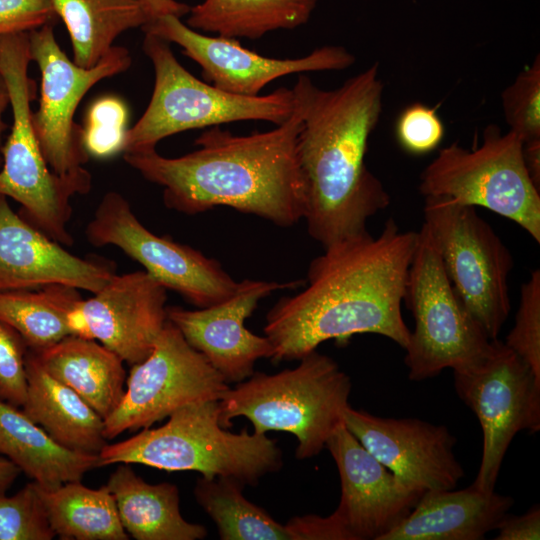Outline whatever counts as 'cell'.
I'll use <instances>...</instances> for the list:
<instances>
[{
    "label": "cell",
    "instance_id": "cell-35",
    "mask_svg": "<svg viewBox=\"0 0 540 540\" xmlns=\"http://www.w3.org/2000/svg\"><path fill=\"white\" fill-rule=\"evenodd\" d=\"M444 125L432 107L421 103L407 106L396 122V138L406 152L427 154L436 149L444 137Z\"/></svg>",
    "mask_w": 540,
    "mask_h": 540
},
{
    "label": "cell",
    "instance_id": "cell-2",
    "mask_svg": "<svg viewBox=\"0 0 540 540\" xmlns=\"http://www.w3.org/2000/svg\"><path fill=\"white\" fill-rule=\"evenodd\" d=\"M383 88L378 63L335 89L317 87L304 73L292 88L302 119L297 148L306 188L303 220L323 249L369 233L368 220L390 204L365 162Z\"/></svg>",
    "mask_w": 540,
    "mask_h": 540
},
{
    "label": "cell",
    "instance_id": "cell-12",
    "mask_svg": "<svg viewBox=\"0 0 540 540\" xmlns=\"http://www.w3.org/2000/svg\"><path fill=\"white\" fill-rule=\"evenodd\" d=\"M29 47L41 75L39 107L32 116L35 134L51 170L66 175L89 159L82 126L74 121L80 101L97 82L126 71L132 58L127 48L114 45L96 65L83 68L61 49L53 24L29 32Z\"/></svg>",
    "mask_w": 540,
    "mask_h": 540
},
{
    "label": "cell",
    "instance_id": "cell-30",
    "mask_svg": "<svg viewBox=\"0 0 540 540\" xmlns=\"http://www.w3.org/2000/svg\"><path fill=\"white\" fill-rule=\"evenodd\" d=\"M128 108L117 96L106 95L88 107L82 126V144L90 157L110 158L124 150Z\"/></svg>",
    "mask_w": 540,
    "mask_h": 540
},
{
    "label": "cell",
    "instance_id": "cell-8",
    "mask_svg": "<svg viewBox=\"0 0 540 540\" xmlns=\"http://www.w3.org/2000/svg\"><path fill=\"white\" fill-rule=\"evenodd\" d=\"M403 302L414 319L404 348L411 381L465 366L487 351L491 339L454 290L424 223L418 231Z\"/></svg>",
    "mask_w": 540,
    "mask_h": 540
},
{
    "label": "cell",
    "instance_id": "cell-16",
    "mask_svg": "<svg viewBox=\"0 0 540 540\" xmlns=\"http://www.w3.org/2000/svg\"><path fill=\"white\" fill-rule=\"evenodd\" d=\"M343 422L379 462L421 493L455 489L465 475L453 452L457 440L444 425L379 417L350 406Z\"/></svg>",
    "mask_w": 540,
    "mask_h": 540
},
{
    "label": "cell",
    "instance_id": "cell-28",
    "mask_svg": "<svg viewBox=\"0 0 540 540\" xmlns=\"http://www.w3.org/2000/svg\"><path fill=\"white\" fill-rule=\"evenodd\" d=\"M79 290L52 284L33 290L0 291V320L17 330L29 349H44L75 334Z\"/></svg>",
    "mask_w": 540,
    "mask_h": 540
},
{
    "label": "cell",
    "instance_id": "cell-23",
    "mask_svg": "<svg viewBox=\"0 0 540 540\" xmlns=\"http://www.w3.org/2000/svg\"><path fill=\"white\" fill-rule=\"evenodd\" d=\"M106 486L113 494L119 518L136 540H200L207 529L190 523L180 512L179 490L163 482L147 483L130 464L119 463Z\"/></svg>",
    "mask_w": 540,
    "mask_h": 540
},
{
    "label": "cell",
    "instance_id": "cell-26",
    "mask_svg": "<svg viewBox=\"0 0 540 540\" xmlns=\"http://www.w3.org/2000/svg\"><path fill=\"white\" fill-rule=\"evenodd\" d=\"M69 33L73 61L91 68L124 32L142 28L149 17L140 0H52Z\"/></svg>",
    "mask_w": 540,
    "mask_h": 540
},
{
    "label": "cell",
    "instance_id": "cell-4",
    "mask_svg": "<svg viewBox=\"0 0 540 540\" xmlns=\"http://www.w3.org/2000/svg\"><path fill=\"white\" fill-rule=\"evenodd\" d=\"M219 415V400L185 405L158 428L107 443L99 453L100 466L142 464L169 472H199L205 478L231 477L251 486L280 470L282 451L274 440L247 429L230 432L221 426Z\"/></svg>",
    "mask_w": 540,
    "mask_h": 540
},
{
    "label": "cell",
    "instance_id": "cell-24",
    "mask_svg": "<svg viewBox=\"0 0 540 540\" xmlns=\"http://www.w3.org/2000/svg\"><path fill=\"white\" fill-rule=\"evenodd\" d=\"M19 408L0 400V454L39 486L81 481L100 466L99 455L64 448Z\"/></svg>",
    "mask_w": 540,
    "mask_h": 540
},
{
    "label": "cell",
    "instance_id": "cell-32",
    "mask_svg": "<svg viewBox=\"0 0 540 540\" xmlns=\"http://www.w3.org/2000/svg\"><path fill=\"white\" fill-rule=\"evenodd\" d=\"M504 118L523 142L540 139V57L501 94Z\"/></svg>",
    "mask_w": 540,
    "mask_h": 540
},
{
    "label": "cell",
    "instance_id": "cell-1",
    "mask_svg": "<svg viewBox=\"0 0 540 540\" xmlns=\"http://www.w3.org/2000/svg\"><path fill=\"white\" fill-rule=\"evenodd\" d=\"M417 238L391 218L377 237L367 233L324 249L311 261L303 290L280 298L266 315L271 360H300L325 341L345 344L365 333L404 349L410 330L401 304Z\"/></svg>",
    "mask_w": 540,
    "mask_h": 540
},
{
    "label": "cell",
    "instance_id": "cell-41",
    "mask_svg": "<svg viewBox=\"0 0 540 540\" xmlns=\"http://www.w3.org/2000/svg\"><path fill=\"white\" fill-rule=\"evenodd\" d=\"M20 473V469L12 461L0 456V494L6 493Z\"/></svg>",
    "mask_w": 540,
    "mask_h": 540
},
{
    "label": "cell",
    "instance_id": "cell-14",
    "mask_svg": "<svg viewBox=\"0 0 540 540\" xmlns=\"http://www.w3.org/2000/svg\"><path fill=\"white\" fill-rule=\"evenodd\" d=\"M141 29L180 46L201 67L206 82L240 96H258L270 82L290 74L344 70L355 62L352 53L336 45L319 47L300 58L265 57L237 39L199 33L173 15L151 20Z\"/></svg>",
    "mask_w": 540,
    "mask_h": 540
},
{
    "label": "cell",
    "instance_id": "cell-7",
    "mask_svg": "<svg viewBox=\"0 0 540 540\" xmlns=\"http://www.w3.org/2000/svg\"><path fill=\"white\" fill-rule=\"evenodd\" d=\"M523 141L494 124L483 131L480 147L467 150L457 142L442 148L423 170L419 191L480 206L503 216L540 243V190L523 160Z\"/></svg>",
    "mask_w": 540,
    "mask_h": 540
},
{
    "label": "cell",
    "instance_id": "cell-31",
    "mask_svg": "<svg viewBox=\"0 0 540 540\" xmlns=\"http://www.w3.org/2000/svg\"><path fill=\"white\" fill-rule=\"evenodd\" d=\"M55 536L34 481L11 496L0 494V540H51Z\"/></svg>",
    "mask_w": 540,
    "mask_h": 540
},
{
    "label": "cell",
    "instance_id": "cell-15",
    "mask_svg": "<svg viewBox=\"0 0 540 540\" xmlns=\"http://www.w3.org/2000/svg\"><path fill=\"white\" fill-rule=\"evenodd\" d=\"M304 283L244 279L238 282V288L230 298L215 305L196 310L167 306V320L206 357L227 383H239L254 373V365L259 359L274 356L271 341L249 331L245 326L246 319L261 299L277 290L293 289Z\"/></svg>",
    "mask_w": 540,
    "mask_h": 540
},
{
    "label": "cell",
    "instance_id": "cell-18",
    "mask_svg": "<svg viewBox=\"0 0 540 540\" xmlns=\"http://www.w3.org/2000/svg\"><path fill=\"white\" fill-rule=\"evenodd\" d=\"M167 289L144 271L114 274L77 309L79 336L130 365L146 359L166 321Z\"/></svg>",
    "mask_w": 540,
    "mask_h": 540
},
{
    "label": "cell",
    "instance_id": "cell-17",
    "mask_svg": "<svg viewBox=\"0 0 540 540\" xmlns=\"http://www.w3.org/2000/svg\"><path fill=\"white\" fill-rule=\"evenodd\" d=\"M327 448L338 468L341 497L332 513L351 540H381L415 507L423 493L401 481L345 427Z\"/></svg>",
    "mask_w": 540,
    "mask_h": 540
},
{
    "label": "cell",
    "instance_id": "cell-33",
    "mask_svg": "<svg viewBox=\"0 0 540 540\" xmlns=\"http://www.w3.org/2000/svg\"><path fill=\"white\" fill-rule=\"evenodd\" d=\"M540 378V270L522 284L515 323L505 341Z\"/></svg>",
    "mask_w": 540,
    "mask_h": 540
},
{
    "label": "cell",
    "instance_id": "cell-40",
    "mask_svg": "<svg viewBox=\"0 0 540 540\" xmlns=\"http://www.w3.org/2000/svg\"><path fill=\"white\" fill-rule=\"evenodd\" d=\"M522 151L526 170L540 190V139L523 142Z\"/></svg>",
    "mask_w": 540,
    "mask_h": 540
},
{
    "label": "cell",
    "instance_id": "cell-25",
    "mask_svg": "<svg viewBox=\"0 0 540 540\" xmlns=\"http://www.w3.org/2000/svg\"><path fill=\"white\" fill-rule=\"evenodd\" d=\"M317 0H203L191 6L186 25L227 38L259 39L306 24Z\"/></svg>",
    "mask_w": 540,
    "mask_h": 540
},
{
    "label": "cell",
    "instance_id": "cell-29",
    "mask_svg": "<svg viewBox=\"0 0 540 540\" xmlns=\"http://www.w3.org/2000/svg\"><path fill=\"white\" fill-rule=\"evenodd\" d=\"M245 484L231 477L205 478L195 485L197 503L212 518L222 540H294L286 525L243 495Z\"/></svg>",
    "mask_w": 540,
    "mask_h": 540
},
{
    "label": "cell",
    "instance_id": "cell-19",
    "mask_svg": "<svg viewBox=\"0 0 540 540\" xmlns=\"http://www.w3.org/2000/svg\"><path fill=\"white\" fill-rule=\"evenodd\" d=\"M112 263L81 258L16 214L0 194V291L61 284L99 291L115 274Z\"/></svg>",
    "mask_w": 540,
    "mask_h": 540
},
{
    "label": "cell",
    "instance_id": "cell-38",
    "mask_svg": "<svg viewBox=\"0 0 540 540\" xmlns=\"http://www.w3.org/2000/svg\"><path fill=\"white\" fill-rule=\"evenodd\" d=\"M496 530V540H539L540 539V507L532 506L522 515H509L500 520Z\"/></svg>",
    "mask_w": 540,
    "mask_h": 540
},
{
    "label": "cell",
    "instance_id": "cell-34",
    "mask_svg": "<svg viewBox=\"0 0 540 540\" xmlns=\"http://www.w3.org/2000/svg\"><path fill=\"white\" fill-rule=\"evenodd\" d=\"M27 351L20 333L0 320V400L20 408L27 395Z\"/></svg>",
    "mask_w": 540,
    "mask_h": 540
},
{
    "label": "cell",
    "instance_id": "cell-42",
    "mask_svg": "<svg viewBox=\"0 0 540 540\" xmlns=\"http://www.w3.org/2000/svg\"><path fill=\"white\" fill-rule=\"evenodd\" d=\"M10 104V95L9 90L6 84V81L0 72V140L3 131L7 128L6 123L3 121V113ZM1 162V158H0Z\"/></svg>",
    "mask_w": 540,
    "mask_h": 540
},
{
    "label": "cell",
    "instance_id": "cell-22",
    "mask_svg": "<svg viewBox=\"0 0 540 540\" xmlns=\"http://www.w3.org/2000/svg\"><path fill=\"white\" fill-rule=\"evenodd\" d=\"M32 351L52 377L78 393L103 419L122 400L126 385L124 361L95 339L71 334Z\"/></svg>",
    "mask_w": 540,
    "mask_h": 540
},
{
    "label": "cell",
    "instance_id": "cell-3",
    "mask_svg": "<svg viewBox=\"0 0 540 540\" xmlns=\"http://www.w3.org/2000/svg\"><path fill=\"white\" fill-rule=\"evenodd\" d=\"M301 112L268 131L234 135L220 126L202 132L198 149L175 158L156 149L124 153L125 162L163 188L169 209L195 215L230 207L290 227L304 218L306 188L298 157Z\"/></svg>",
    "mask_w": 540,
    "mask_h": 540
},
{
    "label": "cell",
    "instance_id": "cell-21",
    "mask_svg": "<svg viewBox=\"0 0 540 540\" xmlns=\"http://www.w3.org/2000/svg\"><path fill=\"white\" fill-rule=\"evenodd\" d=\"M25 366L24 413L64 448L99 455L108 443L104 419L78 393L52 377L29 348Z\"/></svg>",
    "mask_w": 540,
    "mask_h": 540
},
{
    "label": "cell",
    "instance_id": "cell-36",
    "mask_svg": "<svg viewBox=\"0 0 540 540\" xmlns=\"http://www.w3.org/2000/svg\"><path fill=\"white\" fill-rule=\"evenodd\" d=\"M52 0H0V37L55 24Z\"/></svg>",
    "mask_w": 540,
    "mask_h": 540
},
{
    "label": "cell",
    "instance_id": "cell-39",
    "mask_svg": "<svg viewBox=\"0 0 540 540\" xmlns=\"http://www.w3.org/2000/svg\"><path fill=\"white\" fill-rule=\"evenodd\" d=\"M149 21L165 15H173L181 18L189 13L190 7L186 3L177 0H140Z\"/></svg>",
    "mask_w": 540,
    "mask_h": 540
},
{
    "label": "cell",
    "instance_id": "cell-6",
    "mask_svg": "<svg viewBox=\"0 0 540 540\" xmlns=\"http://www.w3.org/2000/svg\"><path fill=\"white\" fill-rule=\"evenodd\" d=\"M142 49L154 69L150 102L126 133L124 153L156 149L164 138L190 129L259 120L280 125L294 110V93L278 88L265 95L240 96L201 81L176 59L165 39L144 33Z\"/></svg>",
    "mask_w": 540,
    "mask_h": 540
},
{
    "label": "cell",
    "instance_id": "cell-27",
    "mask_svg": "<svg viewBox=\"0 0 540 540\" xmlns=\"http://www.w3.org/2000/svg\"><path fill=\"white\" fill-rule=\"evenodd\" d=\"M38 490L51 527L60 539L129 538L120 521L114 496L106 485L93 489L81 481H71L55 488L38 485Z\"/></svg>",
    "mask_w": 540,
    "mask_h": 540
},
{
    "label": "cell",
    "instance_id": "cell-5",
    "mask_svg": "<svg viewBox=\"0 0 540 540\" xmlns=\"http://www.w3.org/2000/svg\"><path fill=\"white\" fill-rule=\"evenodd\" d=\"M299 361L275 374L254 371L229 387L219 399L221 426L227 429L234 418L245 417L255 433L294 435L296 458L318 455L343 423L352 383L333 358L316 350Z\"/></svg>",
    "mask_w": 540,
    "mask_h": 540
},
{
    "label": "cell",
    "instance_id": "cell-37",
    "mask_svg": "<svg viewBox=\"0 0 540 540\" xmlns=\"http://www.w3.org/2000/svg\"><path fill=\"white\" fill-rule=\"evenodd\" d=\"M294 540H351L348 532L333 516L294 517L286 524Z\"/></svg>",
    "mask_w": 540,
    "mask_h": 540
},
{
    "label": "cell",
    "instance_id": "cell-13",
    "mask_svg": "<svg viewBox=\"0 0 540 540\" xmlns=\"http://www.w3.org/2000/svg\"><path fill=\"white\" fill-rule=\"evenodd\" d=\"M85 235L95 247L120 248L167 290L178 292L198 308L223 302L238 288L216 259L147 229L118 192L103 196Z\"/></svg>",
    "mask_w": 540,
    "mask_h": 540
},
{
    "label": "cell",
    "instance_id": "cell-20",
    "mask_svg": "<svg viewBox=\"0 0 540 540\" xmlns=\"http://www.w3.org/2000/svg\"><path fill=\"white\" fill-rule=\"evenodd\" d=\"M514 499L473 483L461 490H431L381 540H481L495 530Z\"/></svg>",
    "mask_w": 540,
    "mask_h": 540
},
{
    "label": "cell",
    "instance_id": "cell-9",
    "mask_svg": "<svg viewBox=\"0 0 540 540\" xmlns=\"http://www.w3.org/2000/svg\"><path fill=\"white\" fill-rule=\"evenodd\" d=\"M424 198V224L454 290L489 339L498 338L510 312L511 252L476 207Z\"/></svg>",
    "mask_w": 540,
    "mask_h": 540
},
{
    "label": "cell",
    "instance_id": "cell-10",
    "mask_svg": "<svg viewBox=\"0 0 540 540\" xmlns=\"http://www.w3.org/2000/svg\"><path fill=\"white\" fill-rule=\"evenodd\" d=\"M453 375L458 397L475 413L483 434L473 484L493 491L515 435L540 431V378L498 338L477 360L453 369Z\"/></svg>",
    "mask_w": 540,
    "mask_h": 540
},
{
    "label": "cell",
    "instance_id": "cell-11",
    "mask_svg": "<svg viewBox=\"0 0 540 540\" xmlns=\"http://www.w3.org/2000/svg\"><path fill=\"white\" fill-rule=\"evenodd\" d=\"M131 366L122 400L104 419L107 440L150 428L185 405L219 400L230 387L168 320L148 357Z\"/></svg>",
    "mask_w": 540,
    "mask_h": 540
}]
</instances>
